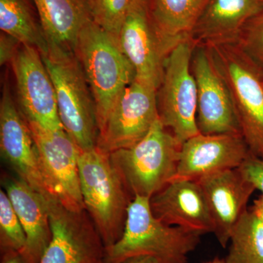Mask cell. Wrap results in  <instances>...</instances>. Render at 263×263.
<instances>
[{
    "label": "cell",
    "instance_id": "6da1fadb",
    "mask_svg": "<svg viewBox=\"0 0 263 263\" xmlns=\"http://www.w3.org/2000/svg\"><path fill=\"white\" fill-rule=\"evenodd\" d=\"M202 235L164 224L152 213L149 198L136 195L128 208L122 237L105 248V263L140 255L155 257L161 263H189V255L200 245Z\"/></svg>",
    "mask_w": 263,
    "mask_h": 263
},
{
    "label": "cell",
    "instance_id": "7a4b0ae2",
    "mask_svg": "<svg viewBox=\"0 0 263 263\" xmlns=\"http://www.w3.org/2000/svg\"><path fill=\"white\" fill-rule=\"evenodd\" d=\"M79 168L85 209L105 248L110 247L122 237L134 196L114 165L110 154L98 147L81 150Z\"/></svg>",
    "mask_w": 263,
    "mask_h": 263
},
{
    "label": "cell",
    "instance_id": "3957f363",
    "mask_svg": "<svg viewBox=\"0 0 263 263\" xmlns=\"http://www.w3.org/2000/svg\"><path fill=\"white\" fill-rule=\"evenodd\" d=\"M74 53L94 98L99 130L136 72L117 40L91 18L79 33Z\"/></svg>",
    "mask_w": 263,
    "mask_h": 263
},
{
    "label": "cell",
    "instance_id": "277c9868",
    "mask_svg": "<svg viewBox=\"0 0 263 263\" xmlns=\"http://www.w3.org/2000/svg\"><path fill=\"white\" fill-rule=\"evenodd\" d=\"M42 57L56 93L64 129L81 150L97 146L98 125L92 93L74 51L48 43Z\"/></svg>",
    "mask_w": 263,
    "mask_h": 263
},
{
    "label": "cell",
    "instance_id": "5b68a950",
    "mask_svg": "<svg viewBox=\"0 0 263 263\" xmlns=\"http://www.w3.org/2000/svg\"><path fill=\"white\" fill-rule=\"evenodd\" d=\"M181 145L158 118L143 139L110 159L132 195L150 199L176 177Z\"/></svg>",
    "mask_w": 263,
    "mask_h": 263
},
{
    "label": "cell",
    "instance_id": "8992f818",
    "mask_svg": "<svg viewBox=\"0 0 263 263\" xmlns=\"http://www.w3.org/2000/svg\"><path fill=\"white\" fill-rule=\"evenodd\" d=\"M230 90L242 136L263 159V70L234 43L206 45Z\"/></svg>",
    "mask_w": 263,
    "mask_h": 263
},
{
    "label": "cell",
    "instance_id": "52a82bcc",
    "mask_svg": "<svg viewBox=\"0 0 263 263\" xmlns=\"http://www.w3.org/2000/svg\"><path fill=\"white\" fill-rule=\"evenodd\" d=\"M195 45L188 39L171 50L157 89L159 119L181 144L200 133L197 124L196 82L191 69Z\"/></svg>",
    "mask_w": 263,
    "mask_h": 263
},
{
    "label": "cell",
    "instance_id": "ba28073f",
    "mask_svg": "<svg viewBox=\"0 0 263 263\" xmlns=\"http://www.w3.org/2000/svg\"><path fill=\"white\" fill-rule=\"evenodd\" d=\"M158 118L157 88L135 79L99 129L97 147L110 154L133 146L146 136Z\"/></svg>",
    "mask_w": 263,
    "mask_h": 263
},
{
    "label": "cell",
    "instance_id": "9c48e42d",
    "mask_svg": "<svg viewBox=\"0 0 263 263\" xmlns=\"http://www.w3.org/2000/svg\"><path fill=\"white\" fill-rule=\"evenodd\" d=\"M53 198L72 212L85 210L79 177L81 148L65 129L50 130L27 120Z\"/></svg>",
    "mask_w": 263,
    "mask_h": 263
},
{
    "label": "cell",
    "instance_id": "30bf717a",
    "mask_svg": "<svg viewBox=\"0 0 263 263\" xmlns=\"http://www.w3.org/2000/svg\"><path fill=\"white\" fill-rule=\"evenodd\" d=\"M51 230L49 245L39 263H104L105 247L86 209H66L48 200Z\"/></svg>",
    "mask_w": 263,
    "mask_h": 263
},
{
    "label": "cell",
    "instance_id": "8fae6325",
    "mask_svg": "<svg viewBox=\"0 0 263 263\" xmlns=\"http://www.w3.org/2000/svg\"><path fill=\"white\" fill-rule=\"evenodd\" d=\"M0 150L18 178L47 200H55L43 175L37 145L27 119L5 81L0 102Z\"/></svg>",
    "mask_w": 263,
    "mask_h": 263
},
{
    "label": "cell",
    "instance_id": "7c38bea8",
    "mask_svg": "<svg viewBox=\"0 0 263 263\" xmlns=\"http://www.w3.org/2000/svg\"><path fill=\"white\" fill-rule=\"evenodd\" d=\"M191 69L197 86V124L200 133L241 134L230 90L206 45H195Z\"/></svg>",
    "mask_w": 263,
    "mask_h": 263
},
{
    "label": "cell",
    "instance_id": "4fadbf2b",
    "mask_svg": "<svg viewBox=\"0 0 263 263\" xmlns=\"http://www.w3.org/2000/svg\"><path fill=\"white\" fill-rule=\"evenodd\" d=\"M10 64L15 79L17 101L26 119L50 130L64 129L54 86L41 52L22 44Z\"/></svg>",
    "mask_w": 263,
    "mask_h": 263
},
{
    "label": "cell",
    "instance_id": "5bb4252c",
    "mask_svg": "<svg viewBox=\"0 0 263 263\" xmlns=\"http://www.w3.org/2000/svg\"><path fill=\"white\" fill-rule=\"evenodd\" d=\"M252 155L241 134L199 133L181 145L175 179L198 180L217 171L239 168Z\"/></svg>",
    "mask_w": 263,
    "mask_h": 263
},
{
    "label": "cell",
    "instance_id": "9a60e30c",
    "mask_svg": "<svg viewBox=\"0 0 263 263\" xmlns=\"http://www.w3.org/2000/svg\"><path fill=\"white\" fill-rule=\"evenodd\" d=\"M119 46L136 72V79L158 89L163 77L164 53L156 34L147 0H136L124 20Z\"/></svg>",
    "mask_w": 263,
    "mask_h": 263
},
{
    "label": "cell",
    "instance_id": "2e32d148",
    "mask_svg": "<svg viewBox=\"0 0 263 263\" xmlns=\"http://www.w3.org/2000/svg\"><path fill=\"white\" fill-rule=\"evenodd\" d=\"M197 181L212 214L214 234L221 247L226 248L232 229L249 209V200L257 190L239 168L217 171Z\"/></svg>",
    "mask_w": 263,
    "mask_h": 263
},
{
    "label": "cell",
    "instance_id": "e0dca14e",
    "mask_svg": "<svg viewBox=\"0 0 263 263\" xmlns=\"http://www.w3.org/2000/svg\"><path fill=\"white\" fill-rule=\"evenodd\" d=\"M156 218L164 224L197 232L214 233L206 199L197 180L175 179L149 199Z\"/></svg>",
    "mask_w": 263,
    "mask_h": 263
},
{
    "label": "cell",
    "instance_id": "ac0fdd59",
    "mask_svg": "<svg viewBox=\"0 0 263 263\" xmlns=\"http://www.w3.org/2000/svg\"><path fill=\"white\" fill-rule=\"evenodd\" d=\"M3 185L27 238L25 248L21 254L27 263H39L51 238L50 200L18 177L5 178Z\"/></svg>",
    "mask_w": 263,
    "mask_h": 263
},
{
    "label": "cell",
    "instance_id": "d6986e66",
    "mask_svg": "<svg viewBox=\"0 0 263 263\" xmlns=\"http://www.w3.org/2000/svg\"><path fill=\"white\" fill-rule=\"evenodd\" d=\"M263 11V0H209L191 35L195 45L234 43L243 26Z\"/></svg>",
    "mask_w": 263,
    "mask_h": 263
},
{
    "label": "cell",
    "instance_id": "ffe728a7",
    "mask_svg": "<svg viewBox=\"0 0 263 263\" xmlns=\"http://www.w3.org/2000/svg\"><path fill=\"white\" fill-rule=\"evenodd\" d=\"M209 0H147L152 26L166 55L191 39Z\"/></svg>",
    "mask_w": 263,
    "mask_h": 263
},
{
    "label": "cell",
    "instance_id": "44dd1931",
    "mask_svg": "<svg viewBox=\"0 0 263 263\" xmlns=\"http://www.w3.org/2000/svg\"><path fill=\"white\" fill-rule=\"evenodd\" d=\"M48 43L74 51L90 15L84 0H32Z\"/></svg>",
    "mask_w": 263,
    "mask_h": 263
},
{
    "label": "cell",
    "instance_id": "7402d4cb",
    "mask_svg": "<svg viewBox=\"0 0 263 263\" xmlns=\"http://www.w3.org/2000/svg\"><path fill=\"white\" fill-rule=\"evenodd\" d=\"M0 29L41 54L47 51V39L29 0H0Z\"/></svg>",
    "mask_w": 263,
    "mask_h": 263
},
{
    "label": "cell",
    "instance_id": "603a6c76",
    "mask_svg": "<svg viewBox=\"0 0 263 263\" xmlns=\"http://www.w3.org/2000/svg\"><path fill=\"white\" fill-rule=\"evenodd\" d=\"M226 263H263V224L247 209L230 233Z\"/></svg>",
    "mask_w": 263,
    "mask_h": 263
},
{
    "label": "cell",
    "instance_id": "cb8c5ba5",
    "mask_svg": "<svg viewBox=\"0 0 263 263\" xmlns=\"http://www.w3.org/2000/svg\"><path fill=\"white\" fill-rule=\"evenodd\" d=\"M90 18L119 43L124 20L136 0H84Z\"/></svg>",
    "mask_w": 263,
    "mask_h": 263
},
{
    "label": "cell",
    "instance_id": "d4e9b609",
    "mask_svg": "<svg viewBox=\"0 0 263 263\" xmlns=\"http://www.w3.org/2000/svg\"><path fill=\"white\" fill-rule=\"evenodd\" d=\"M25 233L6 192L0 190V243L3 250L13 249L22 253L25 248Z\"/></svg>",
    "mask_w": 263,
    "mask_h": 263
},
{
    "label": "cell",
    "instance_id": "484cf974",
    "mask_svg": "<svg viewBox=\"0 0 263 263\" xmlns=\"http://www.w3.org/2000/svg\"><path fill=\"white\" fill-rule=\"evenodd\" d=\"M234 44L263 70V11L246 23Z\"/></svg>",
    "mask_w": 263,
    "mask_h": 263
},
{
    "label": "cell",
    "instance_id": "4316f807",
    "mask_svg": "<svg viewBox=\"0 0 263 263\" xmlns=\"http://www.w3.org/2000/svg\"><path fill=\"white\" fill-rule=\"evenodd\" d=\"M239 169L246 179L263 195V159L250 156Z\"/></svg>",
    "mask_w": 263,
    "mask_h": 263
},
{
    "label": "cell",
    "instance_id": "83f0119b",
    "mask_svg": "<svg viewBox=\"0 0 263 263\" xmlns=\"http://www.w3.org/2000/svg\"><path fill=\"white\" fill-rule=\"evenodd\" d=\"M22 45V43L13 36L1 32L0 34V64L1 65H4L8 62L11 63L12 60L16 55Z\"/></svg>",
    "mask_w": 263,
    "mask_h": 263
},
{
    "label": "cell",
    "instance_id": "f1b7e54d",
    "mask_svg": "<svg viewBox=\"0 0 263 263\" xmlns=\"http://www.w3.org/2000/svg\"><path fill=\"white\" fill-rule=\"evenodd\" d=\"M2 257L1 263H27L20 252L13 249H6Z\"/></svg>",
    "mask_w": 263,
    "mask_h": 263
},
{
    "label": "cell",
    "instance_id": "f546056e",
    "mask_svg": "<svg viewBox=\"0 0 263 263\" xmlns=\"http://www.w3.org/2000/svg\"><path fill=\"white\" fill-rule=\"evenodd\" d=\"M119 263H161L155 257L147 255L135 256L124 259Z\"/></svg>",
    "mask_w": 263,
    "mask_h": 263
},
{
    "label": "cell",
    "instance_id": "4dcf8cb0",
    "mask_svg": "<svg viewBox=\"0 0 263 263\" xmlns=\"http://www.w3.org/2000/svg\"><path fill=\"white\" fill-rule=\"evenodd\" d=\"M251 211L258 218L263 224V195L254 200L253 205L250 208Z\"/></svg>",
    "mask_w": 263,
    "mask_h": 263
},
{
    "label": "cell",
    "instance_id": "1f68e13d",
    "mask_svg": "<svg viewBox=\"0 0 263 263\" xmlns=\"http://www.w3.org/2000/svg\"><path fill=\"white\" fill-rule=\"evenodd\" d=\"M206 263H226V262H224V259H221L219 258H215L213 259L212 261H210V262H208Z\"/></svg>",
    "mask_w": 263,
    "mask_h": 263
},
{
    "label": "cell",
    "instance_id": "d6a6232c",
    "mask_svg": "<svg viewBox=\"0 0 263 263\" xmlns=\"http://www.w3.org/2000/svg\"><path fill=\"white\" fill-rule=\"evenodd\" d=\"M104 263H105V262H104Z\"/></svg>",
    "mask_w": 263,
    "mask_h": 263
}]
</instances>
